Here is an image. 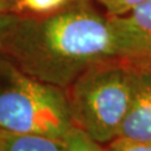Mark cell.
Segmentation results:
<instances>
[{
    "instance_id": "30bf717a",
    "label": "cell",
    "mask_w": 151,
    "mask_h": 151,
    "mask_svg": "<svg viewBox=\"0 0 151 151\" xmlns=\"http://www.w3.org/2000/svg\"><path fill=\"white\" fill-rule=\"evenodd\" d=\"M70 1L72 0H20V6L35 12H46L58 9Z\"/></svg>"
},
{
    "instance_id": "5b68a950",
    "label": "cell",
    "mask_w": 151,
    "mask_h": 151,
    "mask_svg": "<svg viewBox=\"0 0 151 151\" xmlns=\"http://www.w3.org/2000/svg\"><path fill=\"white\" fill-rule=\"evenodd\" d=\"M132 100L119 138L151 141V64L132 62Z\"/></svg>"
},
{
    "instance_id": "52a82bcc",
    "label": "cell",
    "mask_w": 151,
    "mask_h": 151,
    "mask_svg": "<svg viewBox=\"0 0 151 151\" xmlns=\"http://www.w3.org/2000/svg\"><path fill=\"white\" fill-rule=\"evenodd\" d=\"M65 151H108V148L91 139L83 131L73 127L63 138Z\"/></svg>"
},
{
    "instance_id": "277c9868",
    "label": "cell",
    "mask_w": 151,
    "mask_h": 151,
    "mask_svg": "<svg viewBox=\"0 0 151 151\" xmlns=\"http://www.w3.org/2000/svg\"><path fill=\"white\" fill-rule=\"evenodd\" d=\"M122 57L151 64V0L122 16H111Z\"/></svg>"
},
{
    "instance_id": "7a4b0ae2",
    "label": "cell",
    "mask_w": 151,
    "mask_h": 151,
    "mask_svg": "<svg viewBox=\"0 0 151 151\" xmlns=\"http://www.w3.org/2000/svg\"><path fill=\"white\" fill-rule=\"evenodd\" d=\"M74 127L108 146L119 138L133 93V65L113 58L91 65L66 88Z\"/></svg>"
},
{
    "instance_id": "8992f818",
    "label": "cell",
    "mask_w": 151,
    "mask_h": 151,
    "mask_svg": "<svg viewBox=\"0 0 151 151\" xmlns=\"http://www.w3.org/2000/svg\"><path fill=\"white\" fill-rule=\"evenodd\" d=\"M2 151H65L63 139L0 132Z\"/></svg>"
},
{
    "instance_id": "3957f363",
    "label": "cell",
    "mask_w": 151,
    "mask_h": 151,
    "mask_svg": "<svg viewBox=\"0 0 151 151\" xmlns=\"http://www.w3.org/2000/svg\"><path fill=\"white\" fill-rule=\"evenodd\" d=\"M73 127L65 88L32 77L0 55V132L63 139Z\"/></svg>"
},
{
    "instance_id": "9c48e42d",
    "label": "cell",
    "mask_w": 151,
    "mask_h": 151,
    "mask_svg": "<svg viewBox=\"0 0 151 151\" xmlns=\"http://www.w3.org/2000/svg\"><path fill=\"white\" fill-rule=\"evenodd\" d=\"M108 151H151V141H138L116 138L110 142L108 146Z\"/></svg>"
},
{
    "instance_id": "6da1fadb",
    "label": "cell",
    "mask_w": 151,
    "mask_h": 151,
    "mask_svg": "<svg viewBox=\"0 0 151 151\" xmlns=\"http://www.w3.org/2000/svg\"><path fill=\"white\" fill-rule=\"evenodd\" d=\"M0 55L32 77L65 90L91 65L123 58L110 18L84 5L43 19L18 16Z\"/></svg>"
},
{
    "instance_id": "8fae6325",
    "label": "cell",
    "mask_w": 151,
    "mask_h": 151,
    "mask_svg": "<svg viewBox=\"0 0 151 151\" xmlns=\"http://www.w3.org/2000/svg\"><path fill=\"white\" fill-rule=\"evenodd\" d=\"M10 0H0V46L18 16L10 12Z\"/></svg>"
},
{
    "instance_id": "ba28073f",
    "label": "cell",
    "mask_w": 151,
    "mask_h": 151,
    "mask_svg": "<svg viewBox=\"0 0 151 151\" xmlns=\"http://www.w3.org/2000/svg\"><path fill=\"white\" fill-rule=\"evenodd\" d=\"M111 16H122L150 0H97Z\"/></svg>"
},
{
    "instance_id": "7c38bea8",
    "label": "cell",
    "mask_w": 151,
    "mask_h": 151,
    "mask_svg": "<svg viewBox=\"0 0 151 151\" xmlns=\"http://www.w3.org/2000/svg\"><path fill=\"white\" fill-rule=\"evenodd\" d=\"M0 151H2L1 150V138H0Z\"/></svg>"
}]
</instances>
